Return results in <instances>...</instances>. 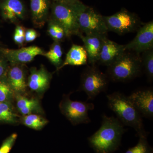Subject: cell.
<instances>
[{
	"label": "cell",
	"mask_w": 153,
	"mask_h": 153,
	"mask_svg": "<svg viewBox=\"0 0 153 153\" xmlns=\"http://www.w3.org/2000/svg\"><path fill=\"white\" fill-rule=\"evenodd\" d=\"M108 105L124 125L133 128L139 136L147 135L142 116L134 106L128 96L116 91L107 95Z\"/></svg>",
	"instance_id": "cell-2"
},
{
	"label": "cell",
	"mask_w": 153,
	"mask_h": 153,
	"mask_svg": "<svg viewBox=\"0 0 153 153\" xmlns=\"http://www.w3.org/2000/svg\"><path fill=\"white\" fill-rule=\"evenodd\" d=\"M20 118L12 102H5L0 104V122L15 124L20 122Z\"/></svg>",
	"instance_id": "cell-20"
},
{
	"label": "cell",
	"mask_w": 153,
	"mask_h": 153,
	"mask_svg": "<svg viewBox=\"0 0 153 153\" xmlns=\"http://www.w3.org/2000/svg\"><path fill=\"white\" fill-rule=\"evenodd\" d=\"M38 33L33 29H28L25 30V41L27 43L33 42L38 38Z\"/></svg>",
	"instance_id": "cell-30"
},
{
	"label": "cell",
	"mask_w": 153,
	"mask_h": 153,
	"mask_svg": "<svg viewBox=\"0 0 153 153\" xmlns=\"http://www.w3.org/2000/svg\"><path fill=\"white\" fill-rule=\"evenodd\" d=\"M13 40L16 44L19 46H22L25 44V36H21L19 34L14 33Z\"/></svg>",
	"instance_id": "cell-31"
},
{
	"label": "cell",
	"mask_w": 153,
	"mask_h": 153,
	"mask_svg": "<svg viewBox=\"0 0 153 153\" xmlns=\"http://www.w3.org/2000/svg\"><path fill=\"white\" fill-rule=\"evenodd\" d=\"M18 137L16 133H13L3 141L0 147V153H9L14 146Z\"/></svg>",
	"instance_id": "cell-28"
},
{
	"label": "cell",
	"mask_w": 153,
	"mask_h": 153,
	"mask_svg": "<svg viewBox=\"0 0 153 153\" xmlns=\"http://www.w3.org/2000/svg\"><path fill=\"white\" fill-rule=\"evenodd\" d=\"M107 67V76L114 82L130 81L141 73L143 68L140 54L126 51Z\"/></svg>",
	"instance_id": "cell-3"
},
{
	"label": "cell",
	"mask_w": 153,
	"mask_h": 153,
	"mask_svg": "<svg viewBox=\"0 0 153 153\" xmlns=\"http://www.w3.org/2000/svg\"><path fill=\"white\" fill-rule=\"evenodd\" d=\"M63 54V50L60 42L54 41L49 51L44 52L43 56L47 58L57 69L63 63L62 59Z\"/></svg>",
	"instance_id": "cell-22"
},
{
	"label": "cell",
	"mask_w": 153,
	"mask_h": 153,
	"mask_svg": "<svg viewBox=\"0 0 153 153\" xmlns=\"http://www.w3.org/2000/svg\"><path fill=\"white\" fill-rule=\"evenodd\" d=\"M52 78V74L43 65L39 68L33 67L27 78V87L38 95H42L49 88Z\"/></svg>",
	"instance_id": "cell-11"
},
{
	"label": "cell",
	"mask_w": 153,
	"mask_h": 153,
	"mask_svg": "<svg viewBox=\"0 0 153 153\" xmlns=\"http://www.w3.org/2000/svg\"><path fill=\"white\" fill-rule=\"evenodd\" d=\"M88 62L87 53L84 47L73 44L66 54L65 60L59 68V71L66 66H79L86 65Z\"/></svg>",
	"instance_id": "cell-19"
},
{
	"label": "cell",
	"mask_w": 153,
	"mask_h": 153,
	"mask_svg": "<svg viewBox=\"0 0 153 153\" xmlns=\"http://www.w3.org/2000/svg\"><path fill=\"white\" fill-rule=\"evenodd\" d=\"M146 136H140L138 143L133 147L130 148L125 153H152V149L148 143Z\"/></svg>",
	"instance_id": "cell-26"
},
{
	"label": "cell",
	"mask_w": 153,
	"mask_h": 153,
	"mask_svg": "<svg viewBox=\"0 0 153 153\" xmlns=\"http://www.w3.org/2000/svg\"><path fill=\"white\" fill-rule=\"evenodd\" d=\"M32 22L37 27H42L48 21L51 7L50 0H30Z\"/></svg>",
	"instance_id": "cell-17"
},
{
	"label": "cell",
	"mask_w": 153,
	"mask_h": 153,
	"mask_svg": "<svg viewBox=\"0 0 153 153\" xmlns=\"http://www.w3.org/2000/svg\"><path fill=\"white\" fill-rule=\"evenodd\" d=\"M59 108L61 113L72 125L76 126L91 122L88 112L94 109V105L92 103L71 100L68 94L63 96Z\"/></svg>",
	"instance_id": "cell-5"
},
{
	"label": "cell",
	"mask_w": 153,
	"mask_h": 153,
	"mask_svg": "<svg viewBox=\"0 0 153 153\" xmlns=\"http://www.w3.org/2000/svg\"><path fill=\"white\" fill-rule=\"evenodd\" d=\"M7 60L5 57H0V80L7 77L9 68Z\"/></svg>",
	"instance_id": "cell-29"
},
{
	"label": "cell",
	"mask_w": 153,
	"mask_h": 153,
	"mask_svg": "<svg viewBox=\"0 0 153 153\" xmlns=\"http://www.w3.org/2000/svg\"><path fill=\"white\" fill-rule=\"evenodd\" d=\"M48 34L54 41L60 42L66 38L65 31L60 25L52 19H49L48 22Z\"/></svg>",
	"instance_id": "cell-24"
},
{
	"label": "cell",
	"mask_w": 153,
	"mask_h": 153,
	"mask_svg": "<svg viewBox=\"0 0 153 153\" xmlns=\"http://www.w3.org/2000/svg\"><path fill=\"white\" fill-rule=\"evenodd\" d=\"M137 32L133 40L125 45L126 51L140 54L146 50L153 49V21L143 24Z\"/></svg>",
	"instance_id": "cell-9"
},
{
	"label": "cell",
	"mask_w": 153,
	"mask_h": 153,
	"mask_svg": "<svg viewBox=\"0 0 153 153\" xmlns=\"http://www.w3.org/2000/svg\"><path fill=\"white\" fill-rule=\"evenodd\" d=\"M0 10L3 19L14 24L24 20L26 16V7L21 0H3Z\"/></svg>",
	"instance_id": "cell-14"
},
{
	"label": "cell",
	"mask_w": 153,
	"mask_h": 153,
	"mask_svg": "<svg viewBox=\"0 0 153 153\" xmlns=\"http://www.w3.org/2000/svg\"><path fill=\"white\" fill-rule=\"evenodd\" d=\"M15 99L17 109L23 116L43 113V109L38 99L30 98L25 94H15Z\"/></svg>",
	"instance_id": "cell-18"
},
{
	"label": "cell",
	"mask_w": 153,
	"mask_h": 153,
	"mask_svg": "<svg viewBox=\"0 0 153 153\" xmlns=\"http://www.w3.org/2000/svg\"><path fill=\"white\" fill-rule=\"evenodd\" d=\"M128 97L142 116L152 119L153 91L152 88L137 90Z\"/></svg>",
	"instance_id": "cell-12"
},
{
	"label": "cell",
	"mask_w": 153,
	"mask_h": 153,
	"mask_svg": "<svg viewBox=\"0 0 153 153\" xmlns=\"http://www.w3.org/2000/svg\"><path fill=\"white\" fill-rule=\"evenodd\" d=\"M77 21L79 30L85 35L97 34L107 36V28L101 16L94 9L86 7L77 14Z\"/></svg>",
	"instance_id": "cell-8"
},
{
	"label": "cell",
	"mask_w": 153,
	"mask_h": 153,
	"mask_svg": "<svg viewBox=\"0 0 153 153\" xmlns=\"http://www.w3.org/2000/svg\"><path fill=\"white\" fill-rule=\"evenodd\" d=\"M3 56L10 64H25L30 63L38 55H43L44 50L36 46L23 47L19 49H1Z\"/></svg>",
	"instance_id": "cell-10"
},
{
	"label": "cell",
	"mask_w": 153,
	"mask_h": 153,
	"mask_svg": "<svg viewBox=\"0 0 153 153\" xmlns=\"http://www.w3.org/2000/svg\"><path fill=\"white\" fill-rule=\"evenodd\" d=\"M1 102H0V104H1Z\"/></svg>",
	"instance_id": "cell-33"
},
{
	"label": "cell",
	"mask_w": 153,
	"mask_h": 153,
	"mask_svg": "<svg viewBox=\"0 0 153 153\" xmlns=\"http://www.w3.org/2000/svg\"><path fill=\"white\" fill-rule=\"evenodd\" d=\"M126 51L125 45H121L107 38L104 39L97 63L108 66Z\"/></svg>",
	"instance_id": "cell-16"
},
{
	"label": "cell",
	"mask_w": 153,
	"mask_h": 153,
	"mask_svg": "<svg viewBox=\"0 0 153 153\" xmlns=\"http://www.w3.org/2000/svg\"><path fill=\"white\" fill-rule=\"evenodd\" d=\"M50 19L60 25L65 31L66 38L81 34L79 30L77 13L68 6L54 2L51 5Z\"/></svg>",
	"instance_id": "cell-7"
},
{
	"label": "cell",
	"mask_w": 153,
	"mask_h": 153,
	"mask_svg": "<svg viewBox=\"0 0 153 153\" xmlns=\"http://www.w3.org/2000/svg\"><path fill=\"white\" fill-rule=\"evenodd\" d=\"M141 55L142 66L149 82L153 79V49L146 50Z\"/></svg>",
	"instance_id": "cell-23"
},
{
	"label": "cell",
	"mask_w": 153,
	"mask_h": 153,
	"mask_svg": "<svg viewBox=\"0 0 153 153\" xmlns=\"http://www.w3.org/2000/svg\"><path fill=\"white\" fill-rule=\"evenodd\" d=\"M125 132L124 125L117 118L102 115L100 128L88 138L97 153H112L117 149Z\"/></svg>",
	"instance_id": "cell-1"
},
{
	"label": "cell",
	"mask_w": 153,
	"mask_h": 153,
	"mask_svg": "<svg viewBox=\"0 0 153 153\" xmlns=\"http://www.w3.org/2000/svg\"><path fill=\"white\" fill-rule=\"evenodd\" d=\"M78 37L81 38L84 44L88 56V62L91 65H95L98 62L100 54L104 39L107 36L97 34L82 35L79 34Z\"/></svg>",
	"instance_id": "cell-15"
},
{
	"label": "cell",
	"mask_w": 153,
	"mask_h": 153,
	"mask_svg": "<svg viewBox=\"0 0 153 153\" xmlns=\"http://www.w3.org/2000/svg\"><path fill=\"white\" fill-rule=\"evenodd\" d=\"M7 79L15 94H25L28 87L25 64H10Z\"/></svg>",
	"instance_id": "cell-13"
},
{
	"label": "cell",
	"mask_w": 153,
	"mask_h": 153,
	"mask_svg": "<svg viewBox=\"0 0 153 153\" xmlns=\"http://www.w3.org/2000/svg\"><path fill=\"white\" fill-rule=\"evenodd\" d=\"M15 93L7 80V77L0 80V102H12Z\"/></svg>",
	"instance_id": "cell-25"
},
{
	"label": "cell",
	"mask_w": 153,
	"mask_h": 153,
	"mask_svg": "<svg viewBox=\"0 0 153 153\" xmlns=\"http://www.w3.org/2000/svg\"><path fill=\"white\" fill-rule=\"evenodd\" d=\"M53 2L70 7L77 13L83 10L87 7L79 0H53Z\"/></svg>",
	"instance_id": "cell-27"
},
{
	"label": "cell",
	"mask_w": 153,
	"mask_h": 153,
	"mask_svg": "<svg viewBox=\"0 0 153 153\" xmlns=\"http://www.w3.org/2000/svg\"><path fill=\"white\" fill-rule=\"evenodd\" d=\"M108 84L107 75L95 65H91L86 67L81 74L78 90L86 94L88 100H93L100 93L106 91Z\"/></svg>",
	"instance_id": "cell-4"
},
{
	"label": "cell",
	"mask_w": 153,
	"mask_h": 153,
	"mask_svg": "<svg viewBox=\"0 0 153 153\" xmlns=\"http://www.w3.org/2000/svg\"><path fill=\"white\" fill-rule=\"evenodd\" d=\"M25 28L22 25H17L15 29V33L21 35V36H25Z\"/></svg>",
	"instance_id": "cell-32"
},
{
	"label": "cell",
	"mask_w": 153,
	"mask_h": 153,
	"mask_svg": "<svg viewBox=\"0 0 153 153\" xmlns=\"http://www.w3.org/2000/svg\"><path fill=\"white\" fill-rule=\"evenodd\" d=\"M20 122L30 128L36 130H40L43 128L49 122L41 115L31 114L21 117Z\"/></svg>",
	"instance_id": "cell-21"
},
{
	"label": "cell",
	"mask_w": 153,
	"mask_h": 153,
	"mask_svg": "<svg viewBox=\"0 0 153 153\" xmlns=\"http://www.w3.org/2000/svg\"><path fill=\"white\" fill-rule=\"evenodd\" d=\"M103 17L108 32L119 35L137 31L143 24L136 15L124 10L112 16Z\"/></svg>",
	"instance_id": "cell-6"
}]
</instances>
